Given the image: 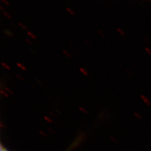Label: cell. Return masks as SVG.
<instances>
[{
  "label": "cell",
  "mask_w": 151,
  "mask_h": 151,
  "mask_svg": "<svg viewBox=\"0 0 151 151\" xmlns=\"http://www.w3.org/2000/svg\"><path fill=\"white\" fill-rule=\"evenodd\" d=\"M1 151H5V150H3V149H2H2H1Z\"/></svg>",
  "instance_id": "1"
},
{
  "label": "cell",
  "mask_w": 151,
  "mask_h": 151,
  "mask_svg": "<svg viewBox=\"0 0 151 151\" xmlns=\"http://www.w3.org/2000/svg\"><path fill=\"white\" fill-rule=\"evenodd\" d=\"M150 1H151V0H150Z\"/></svg>",
  "instance_id": "2"
}]
</instances>
